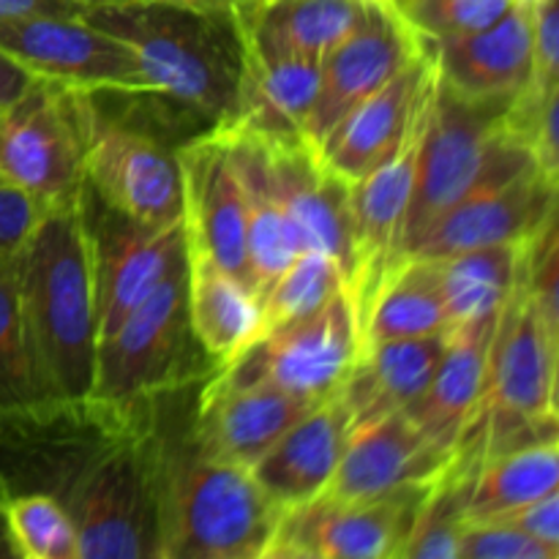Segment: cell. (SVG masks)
<instances>
[{"label": "cell", "instance_id": "1", "mask_svg": "<svg viewBox=\"0 0 559 559\" xmlns=\"http://www.w3.org/2000/svg\"><path fill=\"white\" fill-rule=\"evenodd\" d=\"M156 404L87 409L33 437L52 456V491L76 533V559H158V467L164 435Z\"/></svg>", "mask_w": 559, "mask_h": 559}, {"label": "cell", "instance_id": "2", "mask_svg": "<svg viewBox=\"0 0 559 559\" xmlns=\"http://www.w3.org/2000/svg\"><path fill=\"white\" fill-rule=\"evenodd\" d=\"M16 300L38 429L80 418L96 377V300L80 197L44 207L14 251Z\"/></svg>", "mask_w": 559, "mask_h": 559}, {"label": "cell", "instance_id": "3", "mask_svg": "<svg viewBox=\"0 0 559 559\" xmlns=\"http://www.w3.org/2000/svg\"><path fill=\"white\" fill-rule=\"evenodd\" d=\"M87 25L134 52L145 82L142 112L189 120L194 134L227 131L238 118L243 41L235 9L164 0H85Z\"/></svg>", "mask_w": 559, "mask_h": 559}, {"label": "cell", "instance_id": "4", "mask_svg": "<svg viewBox=\"0 0 559 559\" xmlns=\"http://www.w3.org/2000/svg\"><path fill=\"white\" fill-rule=\"evenodd\" d=\"M282 513L249 467L205 456L189 435L164 437L158 559L267 557Z\"/></svg>", "mask_w": 559, "mask_h": 559}, {"label": "cell", "instance_id": "5", "mask_svg": "<svg viewBox=\"0 0 559 559\" xmlns=\"http://www.w3.org/2000/svg\"><path fill=\"white\" fill-rule=\"evenodd\" d=\"M557 333L519 282L497 314L480 418L486 456L557 440Z\"/></svg>", "mask_w": 559, "mask_h": 559}, {"label": "cell", "instance_id": "6", "mask_svg": "<svg viewBox=\"0 0 559 559\" xmlns=\"http://www.w3.org/2000/svg\"><path fill=\"white\" fill-rule=\"evenodd\" d=\"M189 260L175 267L96 349L91 407L120 409L153 404L191 382L197 342L189 325Z\"/></svg>", "mask_w": 559, "mask_h": 559}, {"label": "cell", "instance_id": "7", "mask_svg": "<svg viewBox=\"0 0 559 559\" xmlns=\"http://www.w3.org/2000/svg\"><path fill=\"white\" fill-rule=\"evenodd\" d=\"M508 104L511 102L462 96L437 76L393 265L437 216L467 197L513 147H519L502 129Z\"/></svg>", "mask_w": 559, "mask_h": 559}, {"label": "cell", "instance_id": "8", "mask_svg": "<svg viewBox=\"0 0 559 559\" xmlns=\"http://www.w3.org/2000/svg\"><path fill=\"white\" fill-rule=\"evenodd\" d=\"M358 349V309L353 295L342 289L314 314L265 328L229 364L207 371L205 385H271L309 402H325L347 380Z\"/></svg>", "mask_w": 559, "mask_h": 559}, {"label": "cell", "instance_id": "9", "mask_svg": "<svg viewBox=\"0 0 559 559\" xmlns=\"http://www.w3.org/2000/svg\"><path fill=\"white\" fill-rule=\"evenodd\" d=\"M85 186L115 211L142 224L183 218L178 153L145 123L112 118L96 93L80 91Z\"/></svg>", "mask_w": 559, "mask_h": 559}, {"label": "cell", "instance_id": "10", "mask_svg": "<svg viewBox=\"0 0 559 559\" xmlns=\"http://www.w3.org/2000/svg\"><path fill=\"white\" fill-rule=\"evenodd\" d=\"M0 175L44 207L82 194L80 91L33 76L0 109Z\"/></svg>", "mask_w": 559, "mask_h": 559}, {"label": "cell", "instance_id": "11", "mask_svg": "<svg viewBox=\"0 0 559 559\" xmlns=\"http://www.w3.org/2000/svg\"><path fill=\"white\" fill-rule=\"evenodd\" d=\"M80 211L102 342L175 267L189 260V249L183 218L162 227L142 224L109 207L87 186H82Z\"/></svg>", "mask_w": 559, "mask_h": 559}, {"label": "cell", "instance_id": "12", "mask_svg": "<svg viewBox=\"0 0 559 559\" xmlns=\"http://www.w3.org/2000/svg\"><path fill=\"white\" fill-rule=\"evenodd\" d=\"M555 213L557 183L519 145L467 197L437 216L399 262L445 260L469 249L527 240Z\"/></svg>", "mask_w": 559, "mask_h": 559}, {"label": "cell", "instance_id": "13", "mask_svg": "<svg viewBox=\"0 0 559 559\" xmlns=\"http://www.w3.org/2000/svg\"><path fill=\"white\" fill-rule=\"evenodd\" d=\"M435 480L369 500L320 495L278 519L267 557L276 559H399Z\"/></svg>", "mask_w": 559, "mask_h": 559}, {"label": "cell", "instance_id": "14", "mask_svg": "<svg viewBox=\"0 0 559 559\" xmlns=\"http://www.w3.org/2000/svg\"><path fill=\"white\" fill-rule=\"evenodd\" d=\"M0 52L36 80L98 96H145L134 52L82 16L27 14L0 20Z\"/></svg>", "mask_w": 559, "mask_h": 559}, {"label": "cell", "instance_id": "15", "mask_svg": "<svg viewBox=\"0 0 559 559\" xmlns=\"http://www.w3.org/2000/svg\"><path fill=\"white\" fill-rule=\"evenodd\" d=\"M175 153L183 191L186 249L216 262L254 293L246 251L243 189L227 131H202L180 142Z\"/></svg>", "mask_w": 559, "mask_h": 559}, {"label": "cell", "instance_id": "16", "mask_svg": "<svg viewBox=\"0 0 559 559\" xmlns=\"http://www.w3.org/2000/svg\"><path fill=\"white\" fill-rule=\"evenodd\" d=\"M426 49L391 0H369L355 31L320 63V87L304 140L320 147L358 102L385 85Z\"/></svg>", "mask_w": 559, "mask_h": 559}, {"label": "cell", "instance_id": "17", "mask_svg": "<svg viewBox=\"0 0 559 559\" xmlns=\"http://www.w3.org/2000/svg\"><path fill=\"white\" fill-rule=\"evenodd\" d=\"M257 136V134H254ZM265 151L267 175L287 222L293 224L300 251L333 257L347 278L355 276L353 213L349 183L322 164L320 153L306 140H267L257 136Z\"/></svg>", "mask_w": 559, "mask_h": 559}, {"label": "cell", "instance_id": "18", "mask_svg": "<svg viewBox=\"0 0 559 559\" xmlns=\"http://www.w3.org/2000/svg\"><path fill=\"white\" fill-rule=\"evenodd\" d=\"M435 55L426 44V49L413 63L404 66L396 76H391L364 102L355 104L333 126L331 134L317 147L322 164L347 183H355L366 173H371L402 140L409 120L415 118L420 104L435 87Z\"/></svg>", "mask_w": 559, "mask_h": 559}, {"label": "cell", "instance_id": "19", "mask_svg": "<svg viewBox=\"0 0 559 559\" xmlns=\"http://www.w3.org/2000/svg\"><path fill=\"white\" fill-rule=\"evenodd\" d=\"M451 456L453 451L435 445L402 409L349 431L342 462L322 495L331 500H369L404 486L429 484Z\"/></svg>", "mask_w": 559, "mask_h": 559}, {"label": "cell", "instance_id": "20", "mask_svg": "<svg viewBox=\"0 0 559 559\" xmlns=\"http://www.w3.org/2000/svg\"><path fill=\"white\" fill-rule=\"evenodd\" d=\"M314 404L271 385H202L189 437L205 456L251 467Z\"/></svg>", "mask_w": 559, "mask_h": 559}, {"label": "cell", "instance_id": "21", "mask_svg": "<svg viewBox=\"0 0 559 559\" xmlns=\"http://www.w3.org/2000/svg\"><path fill=\"white\" fill-rule=\"evenodd\" d=\"M353 431L342 399L331 396L300 415L254 464L251 475L282 511L320 497L331 484Z\"/></svg>", "mask_w": 559, "mask_h": 559}, {"label": "cell", "instance_id": "22", "mask_svg": "<svg viewBox=\"0 0 559 559\" xmlns=\"http://www.w3.org/2000/svg\"><path fill=\"white\" fill-rule=\"evenodd\" d=\"M437 76L462 96L511 102L533 76L530 5L513 3L495 25L429 41Z\"/></svg>", "mask_w": 559, "mask_h": 559}, {"label": "cell", "instance_id": "23", "mask_svg": "<svg viewBox=\"0 0 559 559\" xmlns=\"http://www.w3.org/2000/svg\"><path fill=\"white\" fill-rule=\"evenodd\" d=\"M500 314V311H497ZM497 314L448 331L445 349L426 391L404 413L442 451H456L469 420L480 409L489 377V349Z\"/></svg>", "mask_w": 559, "mask_h": 559}, {"label": "cell", "instance_id": "24", "mask_svg": "<svg viewBox=\"0 0 559 559\" xmlns=\"http://www.w3.org/2000/svg\"><path fill=\"white\" fill-rule=\"evenodd\" d=\"M445 342L448 331L360 344L358 358L338 388V399L347 407L353 429L407 409L429 385Z\"/></svg>", "mask_w": 559, "mask_h": 559}, {"label": "cell", "instance_id": "25", "mask_svg": "<svg viewBox=\"0 0 559 559\" xmlns=\"http://www.w3.org/2000/svg\"><path fill=\"white\" fill-rule=\"evenodd\" d=\"M369 0H249L235 5L240 41L262 55L322 63L355 31Z\"/></svg>", "mask_w": 559, "mask_h": 559}, {"label": "cell", "instance_id": "26", "mask_svg": "<svg viewBox=\"0 0 559 559\" xmlns=\"http://www.w3.org/2000/svg\"><path fill=\"white\" fill-rule=\"evenodd\" d=\"M320 87V63L289 55H262L243 44L238 118L229 129L267 140H304Z\"/></svg>", "mask_w": 559, "mask_h": 559}, {"label": "cell", "instance_id": "27", "mask_svg": "<svg viewBox=\"0 0 559 559\" xmlns=\"http://www.w3.org/2000/svg\"><path fill=\"white\" fill-rule=\"evenodd\" d=\"M186 293L191 336L213 369L229 364L265 331L260 298L207 257L189 254Z\"/></svg>", "mask_w": 559, "mask_h": 559}, {"label": "cell", "instance_id": "28", "mask_svg": "<svg viewBox=\"0 0 559 559\" xmlns=\"http://www.w3.org/2000/svg\"><path fill=\"white\" fill-rule=\"evenodd\" d=\"M227 136L240 175V189H243L251 282H254L257 298L262 300V295L282 276L284 267L300 254V243L271 186L262 142L249 131L238 129H227Z\"/></svg>", "mask_w": 559, "mask_h": 559}, {"label": "cell", "instance_id": "29", "mask_svg": "<svg viewBox=\"0 0 559 559\" xmlns=\"http://www.w3.org/2000/svg\"><path fill=\"white\" fill-rule=\"evenodd\" d=\"M451 331L435 260H402L360 311V344Z\"/></svg>", "mask_w": 559, "mask_h": 559}, {"label": "cell", "instance_id": "30", "mask_svg": "<svg viewBox=\"0 0 559 559\" xmlns=\"http://www.w3.org/2000/svg\"><path fill=\"white\" fill-rule=\"evenodd\" d=\"M530 240V238H527ZM527 240L484 246L437 262L448 325L456 328L497 314L522 282Z\"/></svg>", "mask_w": 559, "mask_h": 559}, {"label": "cell", "instance_id": "31", "mask_svg": "<svg viewBox=\"0 0 559 559\" xmlns=\"http://www.w3.org/2000/svg\"><path fill=\"white\" fill-rule=\"evenodd\" d=\"M559 486L557 440L533 442L511 451L489 453L480 462L469 489L464 524L506 516L527 502L551 495Z\"/></svg>", "mask_w": 559, "mask_h": 559}, {"label": "cell", "instance_id": "32", "mask_svg": "<svg viewBox=\"0 0 559 559\" xmlns=\"http://www.w3.org/2000/svg\"><path fill=\"white\" fill-rule=\"evenodd\" d=\"M33 431L38 409L22 344L14 254H0V445H14Z\"/></svg>", "mask_w": 559, "mask_h": 559}, {"label": "cell", "instance_id": "33", "mask_svg": "<svg viewBox=\"0 0 559 559\" xmlns=\"http://www.w3.org/2000/svg\"><path fill=\"white\" fill-rule=\"evenodd\" d=\"M347 289V278L338 262L322 251H300L273 287L262 295V317L265 328L314 314L317 309Z\"/></svg>", "mask_w": 559, "mask_h": 559}, {"label": "cell", "instance_id": "34", "mask_svg": "<svg viewBox=\"0 0 559 559\" xmlns=\"http://www.w3.org/2000/svg\"><path fill=\"white\" fill-rule=\"evenodd\" d=\"M9 533L16 559H76L74 524L49 491L11 497Z\"/></svg>", "mask_w": 559, "mask_h": 559}, {"label": "cell", "instance_id": "35", "mask_svg": "<svg viewBox=\"0 0 559 559\" xmlns=\"http://www.w3.org/2000/svg\"><path fill=\"white\" fill-rule=\"evenodd\" d=\"M399 14L420 38L464 36L495 25L513 0H391Z\"/></svg>", "mask_w": 559, "mask_h": 559}, {"label": "cell", "instance_id": "36", "mask_svg": "<svg viewBox=\"0 0 559 559\" xmlns=\"http://www.w3.org/2000/svg\"><path fill=\"white\" fill-rule=\"evenodd\" d=\"M456 559H559V551L500 519L469 522L459 535Z\"/></svg>", "mask_w": 559, "mask_h": 559}, {"label": "cell", "instance_id": "37", "mask_svg": "<svg viewBox=\"0 0 559 559\" xmlns=\"http://www.w3.org/2000/svg\"><path fill=\"white\" fill-rule=\"evenodd\" d=\"M535 82H559V11L557 0H538L530 5Z\"/></svg>", "mask_w": 559, "mask_h": 559}, {"label": "cell", "instance_id": "38", "mask_svg": "<svg viewBox=\"0 0 559 559\" xmlns=\"http://www.w3.org/2000/svg\"><path fill=\"white\" fill-rule=\"evenodd\" d=\"M41 211L44 205L0 175V254H14L20 249Z\"/></svg>", "mask_w": 559, "mask_h": 559}, {"label": "cell", "instance_id": "39", "mask_svg": "<svg viewBox=\"0 0 559 559\" xmlns=\"http://www.w3.org/2000/svg\"><path fill=\"white\" fill-rule=\"evenodd\" d=\"M497 519L513 524L522 533H527L530 538L540 540L549 549L559 551V491H551V495L527 502V506Z\"/></svg>", "mask_w": 559, "mask_h": 559}, {"label": "cell", "instance_id": "40", "mask_svg": "<svg viewBox=\"0 0 559 559\" xmlns=\"http://www.w3.org/2000/svg\"><path fill=\"white\" fill-rule=\"evenodd\" d=\"M80 0H0V20L27 14H60L80 16Z\"/></svg>", "mask_w": 559, "mask_h": 559}, {"label": "cell", "instance_id": "41", "mask_svg": "<svg viewBox=\"0 0 559 559\" xmlns=\"http://www.w3.org/2000/svg\"><path fill=\"white\" fill-rule=\"evenodd\" d=\"M31 80L33 76L27 74L22 66H16L14 60L5 58V55L0 52V109L9 107V104L31 85Z\"/></svg>", "mask_w": 559, "mask_h": 559}, {"label": "cell", "instance_id": "42", "mask_svg": "<svg viewBox=\"0 0 559 559\" xmlns=\"http://www.w3.org/2000/svg\"><path fill=\"white\" fill-rule=\"evenodd\" d=\"M11 497H14V486H11V480L0 473V557L3 559H16L14 544H11V533H9Z\"/></svg>", "mask_w": 559, "mask_h": 559}, {"label": "cell", "instance_id": "43", "mask_svg": "<svg viewBox=\"0 0 559 559\" xmlns=\"http://www.w3.org/2000/svg\"><path fill=\"white\" fill-rule=\"evenodd\" d=\"M85 3V0H80ZM164 3H183V5H207V9H235L240 3H249V0H164Z\"/></svg>", "mask_w": 559, "mask_h": 559}, {"label": "cell", "instance_id": "44", "mask_svg": "<svg viewBox=\"0 0 559 559\" xmlns=\"http://www.w3.org/2000/svg\"><path fill=\"white\" fill-rule=\"evenodd\" d=\"M513 3H522V5H533V3H538V0H513Z\"/></svg>", "mask_w": 559, "mask_h": 559}]
</instances>
